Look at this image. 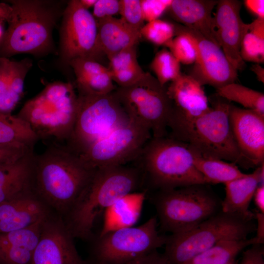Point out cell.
<instances>
[{
	"mask_svg": "<svg viewBox=\"0 0 264 264\" xmlns=\"http://www.w3.org/2000/svg\"><path fill=\"white\" fill-rule=\"evenodd\" d=\"M95 170L65 144L49 145L41 154L32 155L29 191L63 218Z\"/></svg>",
	"mask_w": 264,
	"mask_h": 264,
	"instance_id": "cell-1",
	"label": "cell"
},
{
	"mask_svg": "<svg viewBox=\"0 0 264 264\" xmlns=\"http://www.w3.org/2000/svg\"><path fill=\"white\" fill-rule=\"evenodd\" d=\"M143 173L137 165L96 169L90 181L63 218L73 238L88 239L97 220L116 201L141 187Z\"/></svg>",
	"mask_w": 264,
	"mask_h": 264,
	"instance_id": "cell-2",
	"label": "cell"
},
{
	"mask_svg": "<svg viewBox=\"0 0 264 264\" xmlns=\"http://www.w3.org/2000/svg\"><path fill=\"white\" fill-rule=\"evenodd\" d=\"M8 26L0 41L2 57L45 54L53 49V29L63 15L60 2L41 0L9 1Z\"/></svg>",
	"mask_w": 264,
	"mask_h": 264,
	"instance_id": "cell-3",
	"label": "cell"
},
{
	"mask_svg": "<svg viewBox=\"0 0 264 264\" xmlns=\"http://www.w3.org/2000/svg\"><path fill=\"white\" fill-rule=\"evenodd\" d=\"M231 102L216 94L210 110L192 119L170 121L169 136L187 144L198 155L247 168L234 139L229 118Z\"/></svg>",
	"mask_w": 264,
	"mask_h": 264,
	"instance_id": "cell-4",
	"label": "cell"
},
{
	"mask_svg": "<svg viewBox=\"0 0 264 264\" xmlns=\"http://www.w3.org/2000/svg\"><path fill=\"white\" fill-rule=\"evenodd\" d=\"M78 94L70 82L49 83L27 101L17 116L26 122L47 145L65 144L75 125Z\"/></svg>",
	"mask_w": 264,
	"mask_h": 264,
	"instance_id": "cell-5",
	"label": "cell"
},
{
	"mask_svg": "<svg viewBox=\"0 0 264 264\" xmlns=\"http://www.w3.org/2000/svg\"><path fill=\"white\" fill-rule=\"evenodd\" d=\"M194 159V151L187 144L167 135L152 137L134 162L145 181L155 189L166 190L207 184Z\"/></svg>",
	"mask_w": 264,
	"mask_h": 264,
	"instance_id": "cell-6",
	"label": "cell"
},
{
	"mask_svg": "<svg viewBox=\"0 0 264 264\" xmlns=\"http://www.w3.org/2000/svg\"><path fill=\"white\" fill-rule=\"evenodd\" d=\"M256 230L252 221L221 211L188 231L167 237L163 254L169 264H184L221 241L245 239Z\"/></svg>",
	"mask_w": 264,
	"mask_h": 264,
	"instance_id": "cell-7",
	"label": "cell"
},
{
	"mask_svg": "<svg viewBox=\"0 0 264 264\" xmlns=\"http://www.w3.org/2000/svg\"><path fill=\"white\" fill-rule=\"evenodd\" d=\"M205 185L158 190L153 200L164 230L184 232L219 212L221 202Z\"/></svg>",
	"mask_w": 264,
	"mask_h": 264,
	"instance_id": "cell-8",
	"label": "cell"
},
{
	"mask_svg": "<svg viewBox=\"0 0 264 264\" xmlns=\"http://www.w3.org/2000/svg\"><path fill=\"white\" fill-rule=\"evenodd\" d=\"M75 125L65 145L80 155L92 143L130 118L113 91L98 95L77 92Z\"/></svg>",
	"mask_w": 264,
	"mask_h": 264,
	"instance_id": "cell-9",
	"label": "cell"
},
{
	"mask_svg": "<svg viewBox=\"0 0 264 264\" xmlns=\"http://www.w3.org/2000/svg\"><path fill=\"white\" fill-rule=\"evenodd\" d=\"M129 118L147 128L153 137L167 136L173 110L167 88L149 72L135 84L113 91Z\"/></svg>",
	"mask_w": 264,
	"mask_h": 264,
	"instance_id": "cell-10",
	"label": "cell"
},
{
	"mask_svg": "<svg viewBox=\"0 0 264 264\" xmlns=\"http://www.w3.org/2000/svg\"><path fill=\"white\" fill-rule=\"evenodd\" d=\"M157 218L153 217L137 227L118 228L102 233L95 246L99 264H126L165 245L167 237L157 230Z\"/></svg>",
	"mask_w": 264,
	"mask_h": 264,
	"instance_id": "cell-11",
	"label": "cell"
},
{
	"mask_svg": "<svg viewBox=\"0 0 264 264\" xmlns=\"http://www.w3.org/2000/svg\"><path fill=\"white\" fill-rule=\"evenodd\" d=\"M152 137L147 128L130 118L94 141L79 155L94 169L126 165L137 158Z\"/></svg>",
	"mask_w": 264,
	"mask_h": 264,
	"instance_id": "cell-12",
	"label": "cell"
},
{
	"mask_svg": "<svg viewBox=\"0 0 264 264\" xmlns=\"http://www.w3.org/2000/svg\"><path fill=\"white\" fill-rule=\"evenodd\" d=\"M175 35L182 34L192 42L196 60L188 75L201 86L208 85L216 89L235 82L237 70L229 63L220 47L197 31L180 24H174Z\"/></svg>",
	"mask_w": 264,
	"mask_h": 264,
	"instance_id": "cell-13",
	"label": "cell"
},
{
	"mask_svg": "<svg viewBox=\"0 0 264 264\" xmlns=\"http://www.w3.org/2000/svg\"><path fill=\"white\" fill-rule=\"evenodd\" d=\"M60 54L68 64L78 58H92L97 37L96 20L79 0L68 2L62 15Z\"/></svg>",
	"mask_w": 264,
	"mask_h": 264,
	"instance_id": "cell-14",
	"label": "cell"
},
{
	"mask_svg": "<svg viewBox=\"0 0 264 264\" xmlns=\"http://www.w3.org/2000/svg\"><path fill=\"white\" fill-rule=\"evenodd\" d=\"M63 218L51 212L44 220L30 264H83Z\"/></svg>",
	"mask_w": 264,
	"mask_h": 264,
	"instance_id": "cell-15",
	"label": "cell"
},
{
	"mask_svg": "<svg viewBox=\"0 0 264 264\" xmlns=\"http://www.w3.org/2000/svg\"><path fill=\"white\" fill-rule=\"evenodd\" d=\"M229 118L238 149L248 167L264 163V115L230 104Z\"/></svg>",
	"mask_w": 264,
	"mask_h": 264,
	"instance_id": "cell-16",
	"label": "cell"
},
{
	"mask_svg": "<svg viewBox=\"0 0 264 264\" xmlns=\"http://www.w3.org/2000/svg\"><path fill=\"white\" fill-rule=\"evenodd\" d=\"M242 2L238 0H220L213 16V31L218 44L231 65L242 70L245 62L240 55L242 27L240 11Z\"/></svg>",
	"mask_w": 264,
	"mask_h": 264,
	"instance_id": "cell-17",
	"label": "cell"
},
{
	"mask_svg": "<svg viewBox=\"0 0 264 264\" xmlns=\"http://www.w3.org/2000/svg\"><path fill=\"white\" fill-rule=\"evenodd\" d=\"M166 88L173 104L168 123L195 118L210 109L202 86L189 75L181 73Z\"/></svg>",
	"mask_w": 264,
	"mask_h": 264,
	"instance_id": "cell-18",
	"label": "cell"
},
{
	"mask_svg": "<svg viewBox=\"0 0 264 264\" xmlns=\"http://www.w3.org/2000/svg\"><path fill=\"white\" fill-rule=\"evenodd\" d=\"M51 211L30 192L0 204V232L24 229L43 220Z\"/></svg>",
	"mask_w": 264,
	"mask_h": 264,
	"instance_id": "cell-19",
	"label": "cell"
},
{
	"mask_svg": "<svg viewBox=\"0 0 264 264\" xmlns=\"http://www.w3.org/2000/svg\"><path fill=\"white\" fill-rule=\"evenodd\" d=\"M96 22L97 37L92 58L96 61L101 55L109 58L124 49L136 45L141 38L140 31L121 18L108 17Z\"/></svg>",
	"mask_w": 264,
	"mask_h": 264,
	"instance_id": "cell-20",
	"label": "cell"
},
{
	"mask_svg": "<svg viewBox=\"0 0 264 264\" xmlns=\"http://www.w3.org/2000/svg\"><path fill=\"white\" fill-rule=\"evenodd\" d=\"M264 163L252 173L224 184L225 197L221 203V211L248 221L255 219V213L249 207L259 184H264Z\"/></svg>",
	"mask_w": 264,
	"mask_h": 264,
	"instance_id": "cell-21",
	"label": "cell"
},
{
	"mask_svg": "<svg viewBox=\"0 0 264 264\" xmlns=\"http://www.w3.org/2000/svg\"><path fill=\"white\" fill-rule=\"evenodd\" d=\"M218 1L216 0H172L168 11L180 24L198 31L218 44L213 31L212 15Z\"/></svg>",
	"mask_w": 264,
	"mask_h": 264,
	"instance_id": "cell-22",
	"label": "cell"
},
{
	"mask_svg": "<svg viewBox=\"0 0 264 264\" xmlns=\"http://www.w3.org/2000/svg\"><path fill=\"white\" fill-rule=\"evenodd\" d=\"M76 77L78 92L107 94L114 91L116 87L108 67L89 58H78L70 61Z\"/></svg>",
	"mask_w": 264,
	"mask_h": 264,
	"instance_id": "cell-23",
	"label": "cell"
},
{
	"mask_svg": "<svg viewBox=\"0 0 264 264\" xmlns=\"http://www.w3.org/2000/svg\"><path fill=\"white\" fill-rule=\"evenodd\" d=\"M34 152L18 162L0 165V204L29 192L31 162Z\"/></svg>",
	"mask_w": 264,
	"mask_h": 264,
	"instance_id": "cell-24",
	"label": "cell"
},
{
	"mask_svg": "<svg viewBox=\"0 0 264 264\" xmlns=\"http://www.w3.org/2000/svg\"><path fill=\"white\" fill-rule=\"evenodd\" d=\"M108 59L112 79L119 87L135 84L145 74L137 61L136 45L124 49Z\"/></svg>",
	"mask_w": 264,
	"mask_h": 264,
	"instance_id": "cell-25",
	"label": "cell"
},
{
	"mask_svg": "<svg viewBox=\"0 0 264 264\" xmlns=\"http://www.w3.org/2000/svg\"><path fill=\"white\" fill-rule=\"evenodd\" d=\"M145 194V192H134L116 201L106 211L105 227L102 233L120 228L132 226L139 216Z\"/></svg>",
	"mask_w": 264,
	"mask_h": 264,
	"instance_id": "cell-26",
	"label": "cell"
},
{
	"mask_svg": "<svg viewBox=\"0 0 264 264\" xmlns=\"http://www.w3.org/2000/svg\"><path fill=\"white\" fill-rule=\"evenodd\" d=\"M255 236L251 239L221 241L184 264H227L248 246L262 244Z\"/></svg>",
	"mask_w": 264,
	"mask_h": 264,
	"instance_id": "cell-27",
	"label": "cell"
},
{
	"mask_svg": "<svg viewBox=\"0 0 264 264\" xmlns=\"http://www.w3.org/2000/svg\"><path fill=\"white\" fill-rule=\"evenodd\" d=\"M194 165L208 184H225L244 176L236 164L201 156L194 152Z\"/></svg>",
	"mask_w": 264,
	"mask_h": 264,
	"instance_id": "cell-28",
	"label": "cell"
},
{
	"mask_svg": "<svg viewBox=\"0 0 264 264\" xmlns=\"http://www.w3.org/2000/svg\"><path fill=\"white\" fill-rule=\"evenodd\" d=\"M240 55L245 62H264V19L256 18L250 23H244Z\"/></svg>",
	"mask_w": 264,
	"mask_h": 264,
	"instance_id": "cell-29",
	"label": "cell"
},
{
	"mask_svg": "<svg viewBox=\"0 0 264 264\" xmlns=\"http://www.w3.org/2000/svg\"><path fill=\"white\" fill-rule=\"evenodd\" d=\"M32 66V60L29 58L11 61L8 88L0 100V114H10L20 101L25 77Z\"/></svg>",
	"mask_w": 264,
	"mask_h": 264,
	"instance_id": "cell-30",
	"label": "cell"
},
{
	"mask_svg": "<svg viewBox=\"0 0 264 264\" xmlns=\"http://www.w3.org/2000/svg\"><path fill=\"white\" fill-rule=\"evenodd\" d=\"M39 140L29 125L18 116L0 114V144H23L34 148Z\"/></svg>",
	"mask_w": 264,
	"mask_h": 264,
	"instance_id": "cell-31",
	"label": "cell"
},
{
	"mask_svg": "<svg viewBox=\"0 0 264 264\" xmlns=\"http://www.w3.org/2000/svg\"><path fill=\"white\" fill-rule=\"evenodd\" d=\"M216 94L264 115V94L261 92L234 82L216 89Z\"/></svg>",
	"mask_w": 264,
	"mask_h": 264,
	"instance_id": "cell-32",
	"label": "cell"
},
{
	"mask_svg": "<svg viewBox=\"0 0 264 264\" xmlns=\"http://www.w3.org/2000/svg\"><path fill=\"white\" fill-rule=\"evenodd\" d=\"M150 68L160 84L165 86L176 80L181 73L180 63L166 48L157 52L151 64Z\"/></svg>",
	"mask_w": 264,
	"mask_h": 264,
	"instance_id": "cell-33",
	"label": "cell"
},
{
	"mask_svg": "<svg viewBox=\"0 0 264 264\" xmlns=\"http://www.w3.org/2000/svg\"><path fill=\"white\" fill-rule=\"evenodd\" d=\"M44 219L24 229L0 232V246L22 248L33 252L39 241Z\"/></svg>",
	"mask_w": 264,
	"mask_h": 264,
	"instance_id": "cell-34",
	"label": "cell"
},
{
	"mask_svg": "<svg viewBox=\"0 0 264 264\" xmlns=\"http://www.w3.org/2000/svg\"><path fill=\"white\" fill-rule=\"evenodd\" d=\"M140 33L155 45L168 47L175 36V28L173 23L159 19L144 24Z\"/></svg>",
	"mask_w": 264,
	"mask_h": 264,
	"instance_id": "cell-35",
	"label": "cell"
},
{
	"mask_svg": "<svg viewBox=\"0 0 264 264\" xmlns=\"http://www.w3.org/2000/svg\"><path fill=\"white\" fill-rule=\"evenodd\" d=\"M168 48L180 63L194 64L196 60V51L193 43L186 35L178 34L174 37Z\"/></svg>",
	"mask_w": 264,
	"mask_h": 264,
	"instance_id": "cell-36",
	"label": "cell"
},
{
	"mask_svg": "<svg viewBox=\"0 0 264 264\" xmlns=\"http://www.w3.org/2000/svg\"><path fill=\"white\" fill-rule=\"evenodd\" d=\"M119 14L126 22L139 31L144 25L141 0H120Z\"/></svg>",
	"mask_w": 264,
	"mask_h": 264,
	"instance_id": "cell-37",
	"label": "cell"
},
{
	"mask_svg": "<svg viewBox=\"0 0 264 264\" xmlns=\"http://www.w3.org/2000/svg\"><path fill=\"white\" fill-rule=\"evenodd\" d=\"M33 152V148L23 144H0V165L15 163Z\"/></svg>",
	"mask_w": 264,
	"mask_h": 264,
	"instance_id": "cell-38",
	"label": "cell"
},
{
	"mask_svg": "<svg viewBox=\"0 0 264 264\" xmlns=\"http://www.w3.org/2000/svg\"><path fill=\"white\" fill-rule=\"evenodd\" d=\"M172 0H141L144 21L150 22L159 18L168 10Z\"/></svg>",
	"mask_w": 264,
	"mask_h": 264,
	"instance_id": "cell-39",
	"label": "cell"
},
{
	"mask_svg": "<svg viewBox=\"0 0 264 264\" xmlns=\"http://www.w3.org/2000/svg\"><path fill=\"white\" fill-rule=\"evenodd\" d=\"M120 0H97L93 6V16L96 20L119 13Z\"/></svg>",
	"mask_w": 264,
	"mask_h": 264,
	"instance_id": "cell-40",
	"label": "cell"
},
{
	"mask_svg": "<svg viewBox=\"0 0 264 264\" xmlns=\"http://www.w3.org/2000/svg\"><path fill=\"white\" fill-rule=\"evenodd\" d=\"M240 264H264V250L260 244L244 251Z\"/></svg>",
	"mask_w": 264,
	"mask_h": 264,
	"instance_id": "cell-41",
	"label": "cell"
},
{
	"mask_svg": "<svg viewBox=\"0 0 264 264\" xmlns=\"http://www.w3.org/2000/svg\"><path fill=\"white\" fill-rule=\"evenodd\" d=\"M11 61L7 58L0 57V100L8 88Z\"/></svg>",
	"mask_w": 264,
	"mask_h": 264,
	"instance_id": "cell-42",
	"label": "cell"
},
{
	"mask_svg": "<svg viewBox=\"0 0 264 264\" xmlns=\"http://www.w3.org/2000/svg\"><path fill=\"white\" fill-rule=\"evenodd\" d=\"M126 264H169L164 254L156 250L131 261Z\"/></svg>",
	"mask_w": 264,
	"mask_h": 264,
	"instance_id": "cell-43",
	"label": "cell"
},
{
	"mask_svg": "<svg viewBox=\"0 0 264 264\" xmlns=\"http://www.w3.org/2000/svg\"><path fill=\"white\" fill-rule=\"evenodd\" d=\"M244 4L246 9L256 18L264 19V0H245Z\"/></svg>",
	"mask_w": 264,
	"mask_h": 264,
	"instance_id": "cell-44",
	"label": "cell"
},
{
	"mask_svg": "<svg viewBox=\"0 0 264 264\" xmlns=\"http://www.w3.org/2000/svg\"><path fill=\"white\" fill-rule=\"evenodd\" d=\"M259 212L264 213V185H259L255 190L253 198Z\"/></svg>",
	"mask_w": 264,
	"mask_h": 264,
	"instance_id": "cell-45",
	"label": "cell"
},
{
	"mask_svg": "<svg viewBox=\"0 0 264 264\" xmlns=\"http://www.w3.org/2000/svg\"><path fill=\"white\" fill-rule=\"evenodd\" d=\"M255 219L258 220L257 235L256 237L260 241L263 243L264 242V215L259 212L255 213Z\"/></svg>",
	"mask_w": 264,
	"mask_h": 264,
	"instance_id": "cell-46",
	"label": "cell"
},
{
	"mask_svg": "<svg viewBox=\"0 0 264 264\" xmlns=\"http://www.w3.org/2000/svg\"><path fill=\"white\" fill-rule=\"evenodd\" d=\"M11 7L10 5L4 3H0V19L8 22L11 16Z\"/></svg>",
	"mask_w": 264,
	"mask_h": 264,
	"instance_id": "cell-47",
	"label": "cell"
},
{
	"mask_svg": "<svg viewBox=\"0 0 264 264\" xmlns=\"http://www.w3.org/2000/svg\"><path fill=\"white\" fill-rule=\"evenodd\" d=\"M251 70L256 75L258 80L264 83V68L259 64H254L250 67Z\"/></svg>",
	"mask_w": 264,
	"mask_h": 264,
	"instance_id": "cell-48",
	"label": "cell"
},
{
	"mask_svg": "<svg viewBox=\"0 0 264 264\" xmlns=\"http://www.w3.org/2000/svg\"><path fill=\"white\" fill-rule=\"evenodd\" d=\"M82 5L86 9H88L93 7L97 0H79Z\"/></svg>",
	"mask_w": 264,
	"mask_h": 264,
	"instance_id": "cell-49",
	"label": "cell"
},
{
	"mask_svg": "<svg viewBox=\"0 0 264 264\" xmlns=\"http://www.w3.org/2000/svg\"><path fill=\"white\" fill-rule=\"evenodd\" d=\"M3 34L4 33L3 32L2 27L1 24L0 23V41L3 35Z\"/></svg>",
	"mask_w": 264,
	"mask_h": 264,
	"instance_id": "cell-50",
	"label": "cell"
},
{
	"mask_svg": "<svg viewBox=\"0 0 264 264\" xmlns=\"http://www.w3.org/2000/svg\"><path fill=\"white\" fill-rule=\"evenodd\" d=\"M227 264H237V262L236 260H234Z\"/></svg>",
	"mask_w": 264,
	"mask_h": 264,
	"instance_id": "cell-51",
	"label": "cell"
},
{
	"mask_svg": "<svg viewBox=\"0 0 264 264\" xmlns=\"http://www.w3.org/2000/svg\"></svg>",
	"mask_w": 264,
	"mask_h": 264,
	"instance_id": "cell-52",
	"label": "cell"
}]
</instances>
